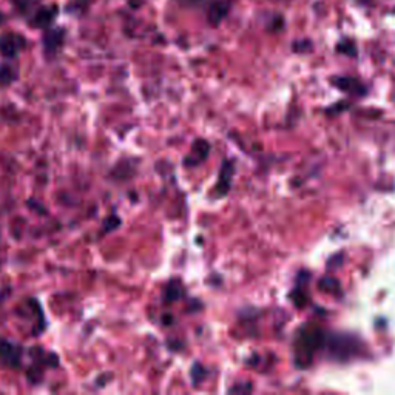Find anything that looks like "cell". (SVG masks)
I'll list each match as a JSON object with an SVG mask.
<instances>
[{
    "instance_id": "6da1fadb",
    "label": "cell",
    "mask_w": 395,
    "mask_h": 395,
    "mask_svg": "<svg viewBox=\"0 0 395 395\" xmlns=\"http://www.w3.org/2000/svg\"><path fill=\"white\" fill-rule=\"evenodd\" d=\"M323 335L318 329L310 327L306 332H301L300 338L296 341V357L298 360L304 358L306 360V365L310 363V357H312L314 352L321 346Z\"/></svg>"
},
{
    "instance_id": "7a4b0ae2",
    "label": "cell",
    "mask_w": 395,
    "mask_h": 395,
    "mask_svg": "<svg viewBox=\"0 0 395 395\" xmlns=\"http://www.w3.org/2000/svg\"><path fill=\"white\" fill-rule=\"evenodd\" d=\"M25 48V39L16 33H5L0 36V54L5 57H16Z\"/></svg>"
},
{
    "instance_id": "3957f363",
    "label": "cell",
    "mask_w": 395,
    "mask_h": 395,
    "mask_svg": "<svg viewBox=\"0 0 395 395\" xmlns=\"http://www.w3.org/2000/svg\"><path fill=\"white\" fill-rule=\"evenodd\" d=\"M63 36H65V33H63L62 28L48 31V33L45 34V37H43L45 53H47V54H54L56 51L62 47Z\"/></svg>"
},
{
    "instance_id": "277c9868",
    "label": "cell",
    "mask_w": 395,
    "mask_h": 395,
    "mask_svg": "<svg viewBox=\"0 0 395 395\" xmlns=\"http://www.w3.org/2000/svg\"><path fill=\"white\" fill-rule=\"evenodd\" d=\"M57 16V6L56 5H50V6H43V8L39 10L34 17H33V27L36 28H45L53 22V19Z\"/></svg>"
},
{
    "instance_id": "5b68a950",
    "label": "cell",
    "mask_w": 395,
    "mask_h": 395,
    "mask_svg": "<svg viewBox=\"0 0 395 395\" xmlns=\"http://www.w3.org/2000/svg\"><path fill=\"white\" fill-rule=\"evenodd\" d=\"M207 154H209V144H207L205 141H196L190 152V156H187L185 161L187 164L196 165L201 161H204L207 158Z\"/></svg>"
},
{
    "instance_id": "8992f818",
    "label": "cell",
    "mask_w": 395,
    "mask_h": 395,
    "mask_svg": "<svg viewBox=\"0 0 395 395\" xmlns=\"http://www.w3.org/2000/svg\"><path fill=\"white\" fill-rule=\"evenodd\" d=\"M0 358L6 361V365L16 366L17 358H21V349L10 345V343L0 341Z\"/></svg>"
},
{
    "instance_id": "52a82bcc",
    "label": "cell",
    "mask_w": 395,
    "mask_h": 395,
    "mask_svg": "<svg viewBox=\"0 0 395 395\" xmlns=\"http://www.w3.org/2000/svg\"><path fill=\"white\" fill-rule=\"evenodd\" d=\"M227 10H229V3L227 2H224V0H219V2H215L209 8V12H207L209 22L212 25H218L225 17V14H227Z\"/></svg>"
},
{
    "instance_id": "ba28073f",
    "label": "cell",
    "mask_w": 395,
    "mask_h": 395,
    "mask_svg": "<svg viewBox=\"0 0 395 395\" xmlns=\"http://www.w3.org/2000/svg\"><path fill=\"white\" fill-rule=\"evenodd\" d=\"M17 77V71L10 65H0V85H8Z\"/></svg>"
},
{
    "instance_id": "9c48e42d",
    "label": "cell",
    "mask_w": 395,
    "mask_h": 395,
    "mask_svg": "<svg viewBox=\"0 0 395 395\" xmlns=\"http://www.w3.org/2000/svg\"><path fill=\"white\" fill-rule=\"evenodd\" d=\"M3 22V14H2V11H0V23Z\"/></svg>"
}]
</instances>
